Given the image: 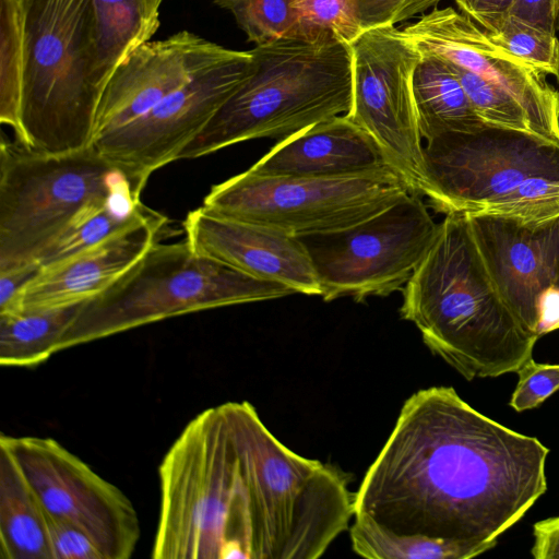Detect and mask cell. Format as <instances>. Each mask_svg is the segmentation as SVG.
<instances>
[{"label":"cell","mask_w":559,"mask_h":559,"mask_svg":"<svg viewBox=\"0 0 559 559\" xmlns=\"http://www.w3.org/2000/svg\"><path fill=\"white\" fill-rule=\"evenodd\" d=\"M154 559H261L239 456L222 406L191 419L164 455Z\"/></svg>","instance_id":"obj_3"},{"label":"cell","mask_w":559,"mask_h":559,"mask_svg":"<svg viewBox=\"0 0 559 559\" xmlns=\"http://www.w3.org/2000/svg\"><path fill=\"white\" fill-rule=\"evenodd\" d=\"M0 558L52 559L46 510L12 452L2 442Z\"/></svg>","instance_id":"obj_20"},{"label":"cell","mask_w":559,"mask_h":559,"mask_svg":"<svg viewBox=\"0 0 559 559\" xmlns=\"http://www.w3.org/2000/svg\"><path fill=\"white\" fill-rule=\"evenodd\" d=\"M409 193L393 168L335 177H272L247 169L212 186L203 206L299 237L347 228Z\"/></svg>","instance_id":"obj_10"},{"label":"cell","mask_w":559,"mask_h":559,"mask_svg":"<svg viewBox=\"0 0 559 559\" xmlns=\"http://www.w3.org/2000/svg\"><path fill=\"white\" fill-rule=\"evenodd\" d=\"M296 294L198 254L187 240H157L119 278L84 301L58 352L171 317Z\"/></svg>","instance_id":"obj_8"},{"label":"cell","mask_w":559,"mask_h":559,"mask_svg":"<svg viewBox=\"0 0 559 559\" xmlns=\"http://www.w3.org/2000/svg\"><path fill=\"white\" fill-rule=\"evenodd\" d=\"M235 17L255 46L298 38L292 0H213Z\"/></svg>","instance_id":"obj_27"},{"label":"cell","mask_w":559,"mask_h":559,"mask_svg":"<svg viewBox=\"0 0 559 559\" xmlns=\"http://www.w3.org/2000/svg\"><path fill=\"white\" fill-rule=\"evenodd\" d=\"M485 265L520 323L535 334L559 271V215L528 221L466 215Z\"/></svg>","instance_id":"obj_16"},{"label":"cell","mask_w":559,"mask_h":559,"mask_svg":"<svg viewBox=\"0 0 559 559\" xmlns=\"http://www.w3.org/2000/svg\"><path fill=\"white\" fill-rule=\"evenodd\" d=\"M403 31L420 53L504 88L525 108L536 134L559 141V93L545 74L496 46L471 17L451 7L432 9Z\"/></svg>","instance_id":"obj_15"},{"label":"cell","mask_w":559,"mask_h":559,"mask_svg":"<svg viewBox=\"0 0 559 559\" xmlns=\"http://www.w3.org/2000/svg\"><path fill=\"white\" fill-rule=\"evenodd\" d=\"M147 177L93 144L63 153L0 143V271L35 261L87 204L143 191Z\"/></svg>","instance_id":"obj_9"},{"label":"cell","mask_w":559,"mask_h":559,"mask_svg":"<svg viewBox=\"0 0 559 559\" xmlns=\"http://www.w3.org/2000/svg\"><path fill=\"white\" fill-rule=\"evenodd\" d=\"M237 450L262 559H317L354 516L349 478L284 445L249 402L221 404Z\"/></svg>","instance_id":"obj_5"},{"label":"cell","mask_w":559,"mask_h":559,"mask_svg":"<svg viewBox=\"0 0 559 559\" xmlns=\"http://www.w3.org/2000/svg\"><path fill=\"white\" fill-rule=\"evenodd\" d=\"M548 453L451 386L419 390L355 492L354 522L484 554L545 493Z\"/></svg>","instance_id":"obj_1"},{"label":"cell","mask_w":559,"mask_h":559,"mask_svg":"<svg viewBox=\"0 0 559 559\" xmlns=\"http://www.w3.org/2000/svg\"><path fill=\"white\" fill-rule=\"evenodd\" d=\"M182 225L186 240L198 254L252 277L286 285L296 294L320 296L312 260L298 237L203 205L190 211Z\"/></svg>","instance_id":"obj_17"},{"label":"cell","mask_w":559,"mask_h":559,"mask_svg":"<svg viewBox=\"0 0 559 559\" xmlns=\"http://www.w3.org/2000/svg\"><path fill=\"white\" fill-rule=\"evenodd\" d=\"M25 66L19 143L46 153L93 144V0H23Z\"/></svg>","instance_id":"obj_7"},{"label":"cell","mask_w":559,"mask_h":559,"mask_svg":"<svg viewBox=\"0 0 559 559\" xmlns=\"http://www.w3.org/2000/svg\"><path fill=\"white\" fill-rule=\"evenodd\" d=\"M94 81L103 92L116 68L158 29L163 0H93Z\"/></svg>","instance_id":"obj_22"},{"label":"cell","mask_w":559,"mask_h":559,"mask_svg":"<svg viewBox=\"0 0 559 559\" xmlns=\"http://www.w3.org/2000/svg\"><path fill=\"white\" fill-rule=\"evenodd\" d=\"M251 51L225 48L141 117L98 135L93 145L114 162L150 177L176 162L179 152L204 128L247 79Z\"/></svg>","instance_id":"obj_14"},{"label":"cell","mask_w":559,"mask_h":559,"mask_svg":"<svg viewBox=\"0 0 559 559\" xmlns=\"http://www.w3.org/2000/svg\"><path fill=\"white\" fill-rule=\"evenodd\" d=\"M519 382L510 406L516 412L532 409L559 390V365L530 359L518 371Z\"/></svg>","instance_id":"obj_31"},{"label":"cell","mask_w":559,"mask_h":559,"mask_svg":"<svg viewBox=\"0 0 559 559\" xmlns=\"http://www.w3.org/2000/svg\"><path fill=\"white\" fill-rule=\"evenodd\" d=\"M166 226L167 217L151 210L95 246L41 269L5 313L91 299L127 272L159 239Z\"/></svg>","instance_id":"obj_18"},{"label":"cell","mask_w":559,"mask_h":559,"mask_svg":"<svg viewBox=\"0 0 559 559\" xmlns=\"http://www.w3.org/2000/svg\"><path fill=\"white\" fill-rule=\"evenodd\" d=\"M40 270L41 267L32 261L0 271V313L12 309L21 292Z\"/></svg>","instance_id":"obj_36"},{"label":"cell","mask_w":559,"mask_h":559,"mask_svg":"<svg viewBox=\"0 0 559 559\" xmlns=\"http://www.w3.org/2000/svg\"><path fill=\"white\" fill-rule=\"evenodd\" d=\"M247 79L177 159L261 138H286L352 106V47L333 34L255 46Z\"/></svg>","instance_id":"obj_4"},{"label":"cell","mask_w":559,"mask_h":559,"mask_svg":"<svg viewBox=\"0 0 559 559\" xmlns=\"http://www.w3.org/2000/svg\"><path fill=\"white\" fill-rule=\"evenodd\" d=\"M419 194L340 230L299 236L317 272L325 301H364L402 289L438 234Z\"/></svg>","instance_id":"obj_11"},{"label":"cell","mask_w":559,"mask_h":559,"mask_svg":"<svg viewBox=\"0 0 559 559\" xmlns=\"http://www.w3.org/2000/svg\"><path fill=\"white\" fill-rule=\"evenodd\" d=\"M385 168L393 167L376 140L340 115L282 139L249 169L272 177H335Z\"/></svg>","instance_id":"obj_19"},{"label":"cell","mask_w":559,"mask_h":559,"mask_svg":"<svg viewBox=\"0 0 559 559\" xmlns=\"http://www.w3.org/2000/svg\"><path fill=\"white\" fill-rule=\"evenodd\" d=\"M483 29L492 32L510 14L515 0H454Z\"/></svg>","instance_id":"obj_35"},{"label":"cell","mask_w":559,"mask_h":559,"mask_svg":"<svg viewBox=\"0 0 559 559\" xmlns=\"http://www.w3.org/2000/svg\"><path fill=\"white\" fill-rule=\"evenodd\" d=\"M140 191H127L84 206L38 254L41 267L59 263L133 224L152 209L141 201Z\"/></svg>","instance_id":"obj_23"},{"label":"cell","mask_w":559,"mask_h":559,"mask_svg":"<svg viewBox=\"0 0 559 559\" xmlns=\"http://www.w3.org/2000/svg\"><path fill=\"white\" fill-rule=\"evenodd\" d=\"M450 66L474 110L486 123L535 133L527 111L509 92L474 72Z\"/></svg>","instance_id":"obj_29"},{"label":"cell","mask_w":559,"mask_h":559,"mask_svg":"<svg viewBox=\"0 0 559 559\" xmlns=\"http://www.w3.org/2000/svg\"><path fill=\"white\" fill-rule=\"evenodd\" d=\"M431 206L447 214L542 221L559 215V141L486 123L424 145Z\"/></svg>","instance_id":"obj_6"},{"label":"cell","mask_w":559,"mask_h":559,"mask_svg":"<svg viewBox=\"0 0 559 559\" xmlns=\"http://www.w3.org/2000/svg\"><path fill=\"white\" fill-rule=\"evenodd\" d=\"M557 329H559V271L554 288L545 299L539 311L535 334L537 337H540Z\"/></svg>","instance_id":"obj_38"},{"label":"cell","mask_w":559,"mask_h":559,"mask_svg":"<svg viewBox=\"0 0 559 559\" xmlns=\"http://www.w3.org/2000/svg\"><path fill=\"white\" fill-rule=\"evenodd\" d=\"M299 39L333 34L352 44L364 31L357 0H292Z\"/></svg>","instance_id":"obj_30"},{"label":"cell","mask_w":559,"mask_h":559,"mask_svg":"<svg viewBox=\"0 0 559 559\" xmlns=\"http://www.w3.org/2000/svg\"><path fill=\"white\" fill-rule=\"evenodd\" d=\"M402 292L401 317L466 380L516 372L532 359L538 337L499 293L465 214L445 215Z\"/></svg>","instance_id":"obj_2"},{"label":"cell","mask_w":559,"mask_h":559,"mask_svg":"<svg viewBox=\"0 0 559 559\" xmlns=\"http://www.w3.org/2000/svg\"><path fill=\"white\" fill-rule=\"evenodd\" d=\"M485 33L496 46L540 73L556 74L559 50L556 35L512 15H508L495 31Z\"/></svg>","instance_id":"obj_28"},{"label":"cell","mask_w":559,"mask_h":559,"mask_svg":"<svg viewBox=\"0 0 559 559\" xmlns=\"http://www.w3.org/2000/svg\"><path fill=\"white\" fill-rule=\"evenodd\" d=\"M352 106L347 114L384 152L414 194H424V144L412 81L420 51L403 29L379 26L352 44Z\"/></svg>","instance_id":"obj_12"},{"label":"cell","mask_w":559,"mask_h":559,"mask_svg":"<svg viewBox=\"0 0 559 559\" xmlns=\"http://www.w3.org/2000/svg\"><path fill=\"white\" fill-rule=\"evenodd\" d=\"M82 304L0 314V365L28 368L48 360Z\"/></svg>","instance_id":"obj_24"},{"label":"cell","mask_w":559,"mask_h":559,"mask_svg":"<svg viewBox=\"0 0 559 559\" xmlns=\"http://www.w3.org/2000/svg\"><path fill=\"white\" fill-rule=\"evenodd\" d=\"M532 556L536 559H559V516L535 523Z\"/></svg>","instance_id":"obj_37"},{"label":"cell","mask_w":559,"mask_h":559,"mask_svg":"<svg viewBox=\"0 0 559 559\" xmlns=\"http://www.w3.org/2000/svg\"><path fill=\"white\" fill-rule=\"evenodd\" d=\"M0 121L22 138L21 108L25 66L23 0H0Z\"/></svg>","instance_id":"obj_25"},{"label":"cell","mask_w":559,"mask_h":559,"mask_svg":"<svg viewBox=\"0 0 559 559\" xmlns=\"http://www.w3.org/2000/svg\"><path fill=\"white\" fill-rule=\"evenodd\" d=\"M353 550L369 559H469L481 555L463 545L381 533L356 522L349 527Z\"/></svg>","instance_id":"obj_26"},{"label":"cell","mask_w":559,"mask_h":559,"mask_svg":"<svg viewBox=\"0 0 559 559\" xmlns=\"http://www.w3.org/2000/svg\"><path fill=\"white\" fill-rule=\"evenodd\" d=\"M46 512L83 531L104 559H129L141 536L131 500L49 437L1 435Z\"/></svg>","instance_id":"obj_13"},{"label":"cell","mask_w":559,"mask_h":559,"mask_svg":"<svg viewBox=\"0 0 559 559\" xmlns=\"http://www.w3.org/2000/svg\"><path fill=\"white\" fill-rule=\"evenodd\" d=\"M47 524L52 559H104L94 542L76 526L48 513Z\"/></svg>","instance_id":"obj_33"},{"label":"cell","mask_w":559,"mask_h":559,"mask_svg":"<svg viewBox=\"0 0 559 559\" xmlns=\"http://www.w3.org/2000/svg\"><path fill=\"white\" fill-rule=\"evenodd\" d=\"M412 88L417 126L425 141L448 132H471L486 124L452 67L436 56L421 53Z\"/></svg>","instance_id":"obj_21"},{"label":"cell","mask_w":559,"mask_h":559,"mask_svg":"<svg viewBox=\"0 0 559 559\" xmlns=\"http://www.w3.org/2000/svg\"><path fill=\"white\" fill-rule=\"evenodd\" d=\"M441 0H357V15L362 31L397 23L425 14Z\"/></svg>","instance_id":"obj_32"},{"label":"cell","mask_w":559,"mask_h":559,"mask_svg":"<svg viewBox=\"0 0 559 559\" xmlns=\"http://www.w3.org/2000/svg\"><path fill=\"white\" fill-rule=\"evenodd\" d=\"M558 39H559V38H558ZM555 76L557 78V82H558V84H559V50H558L557 71H556Z\"/></svg>","instance_id":"obj_39"},{"label":"cell","mask_w":559,"mask_h":559,"mask_svg":"<svg viewBox=\"0 0 559 559\" xmlns=\"http://www.w3.org/2000/svg\"><path fill=\"white\" fill-rule=\"evenodd\" d=\"M509 15L556 35L559 0H515Z\"/></svg>","instance_id":"obj_34"}]
</instances>
